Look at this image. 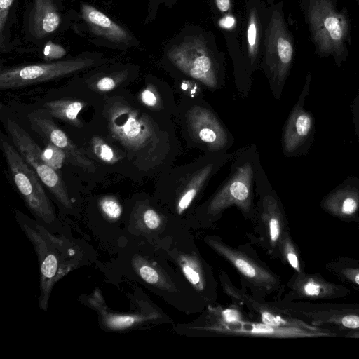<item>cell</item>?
<instances>
[{
	"label": "cell",
	"mask_w": 359,
	"mask_h": 359,
	"mask_svg": "<svg viewBox=\"0 0 359 359\" xmlns=\"http://www.w3.org/2000/svg\"><path fill=\"white\" fill-rule=\"evenodd\" d=\"M315 53L333 57L339 67L348 55L351 21L346 7L339 9L337 0H299Z\"/></svg>",
	"instance_id": "cell-1"
},
{
	"label": "cell",
	"mask_w": 359,
	"mask_h": 359,
	"mask_svg": "<svg viewBox=\"0 0 359 359\" xmlns=\"http://www.w3.org/2000/svg\"><path fill=\"white\" fill-rule=\"evenodd\" d=\"M19 223L38 256L40 272L39 306L46 311L54 285L79 267L82 253L74 243L51 234L35 222L21 219Z\"/></svg>",
	"instance_id": "cell-2"
},
{
	"label": "cell",
	"mask_w": 359,
	"mask_h": 359,
	"mask_svg": "<svg viewBox=\"0 0 359 359\" xmlns=\"http://www.w3.org/2000/svg\"><path fill=\"white\" fill-rule=\"evenodd\" d=\"M164 48V57L181 72L209 88L217 86L219 50L211 32L186 27Z\"/></svg>",
	"instance_id": "cell-3"
},
{
	"label": "cell",
	"mask_w": 359,
	"mask_h": 359,
	"mask_svg": "<svg viewBox=\"0 0 359 359\" xmlns=\"http://www.w3.org/2000/svg\"><path fill=\"white\" fill-rule=\"evenodd\" d=\"M115 62L99 52H83L65 59L1 67L0 88L13 89L69 76Z\"/></svg>",
	"instance_id": "cell-4"
},
{
	"label": "cell",
	"mask_w": 359,
	"mask_h": 359,
	"mask_svg": "<svg viewBox=\"0 0 359 359\" xmlns=\"http://www.w3.org/2000/svg\"><path fill=\"white\" fill-rule=\"evenodd\" d=\"M104 116L109 134L132 157L150 151L156 144L151 118L133 107L123 97H110L105 103Z\"/></svg>",
	"instance_id": "cell-5"
},
{
	"label": "cell",
	"mask_w": 359,
	"mask_h": 359,
	"mask_svg": "<svg viewBox=\"0 0 359 359\" xmlns=\"http://www.w3.org/2000/svg\"><path fill=\"white\" fill-rule=\"evenodd\" d=\"M262 61L266 72L275 83H284L294 55V41L285 18L283 1L268 0Z\"/></svg>",
	"instance_id": "cell-6"
},
{
	"label": "cell",
	"mask_w": 359,
	"mask_h": 359,
	"mask_svg": "<svg viewBox=\"0 0 359 359\" xmlns=\"http://www.w3.org/2000/svg\"><path fill=\"white\" fill-rule=\"evenodd\" d=\"M75 12L67 11L63 0H27L22 15L23 39L39 48L67 30Z\"/></svg>",
	"instance_id": "cell-7"
},
{
	"label": "cell",
	"mask_w": 359,
	"mask_h": 359,
	"mask_svg": "<svg viewBox=\"0 0 359 359\" xmlns=\"http://www.w3.org/2000/svg\"><path fill=\"white\" fill-rule=\"evenodd\" d=\"M75 19L80 20L73 24L76 32L96 46L121 51L140 46L129 29L90 4L81 2Z\"/></svg>",
	"instance_id": "cell-8"
},
{
	"label": "cell",
	"mask_w": 359,
	"mask_h": 359,
	"mask_svg": "<svg viewBox=\"0 0 359 359\" xmlns=\"http://www.w3.org/2000/svg\"><path fill=\"white\" fill-rule=\"evenodd\" d=\"M1 148L13 182L29 210L44 222H53L55 219L53 207L36 173L3 137Z\"/></svg>",
	"instance_id": "cell-9"
},
{
	"label": "cell",
	"mask_w": 359,
	"mask_h": 359,
	"mask_svg": "<svg viewBox=\"0 0 359 359\" xmlns=\"http://www.w3.org/2000/svg\"><path fill=\"white\" fill-rule=\"evenodd\" d=\"M6 128L16 149L36 173L57 201L66 208L72 202L60 172L50 166L43 158V149L18 123L8 120Z\"/></svg>",
	"instance_id": "cell-10"
},
{
	"label": "cell",
	"mask_w": 359,
	"mask_h": 359,
	"mask_svg": "<svg viewBox=\"0 0 359 359\" xmlns=\"http://www.w3.org/2000/svg\"><path fill=\"white\" fill-rule=\"evenodd\" d=\"M244 8L238 46L229 52L242 57L253 67L262 57L268 4L264 0H245Z\"/></svg>",
	"instance_id": "cell-11"
},
{
	"label": "cell",
	"mask_w": 359,
	"mask_h": 359,
	"mask_svg": "<svg viewBox=\"0 0 359 359\" xmlns=\"http://www.w3.org/2000/svg\"><path fill=\"white\" fill-rule=\"evenodd\" d=\"M28 119L32 128L48 142L60 149L72 165L89 173L96 172L97 168L94 162L88 158L51 119L36 113L29 114Z\"/></svg>",
	"instance_id": "cell-12"
},
{
	"label": "cell",
	"mask_w": 359,
	"mask_h": 359,
	"mask_svg": "<svg viewBox=\"0 0 359 359\" xmlns=\"http://www.w3.org/2000/svg\"><path fill=\"white\" fill-rule=\"evenodd\" d=\"M252 175V169L250 163H246L240 167L233 177L211 201L208 212L216 215L232 205H236L243 211L248 212L251 204Z\"/></svg>",
	"instance_id": "cell-13"
},
{
	"label": "cell",
	"mask_w": 359,
	"mask_h": 359,
	"mask_svg": "<svg viewBox=\"0 0 359 359\" xmlns=\"http://www.w3.org/2000/svg\"><path fill=\"white\" fill-rule=\"evenodd\" d=\"M205 242L228 260L248 281L259 287L269 290L275 280L268 269L245 254L231 248L216 238L207 237Z\"/></svg>",
	"instance_id": "cell-14"
},
{
	"label": "cell",
	"mask_w": 359,
	"mask_h": 359,
	"mask_svg": "<svg viewBox=\"0 0 359 359\" xmlns=\"http://www.w3.org/2000/svg\"><path fill=\"white\" fill-rule=\"evenodd\" d=\"M87 302L98 314L100 326L107 331L121 332L134 328L135 326L154 319L157 313L144 312H116L107 305L101 291L96 288L86 298Z\"/></svg>",
	"instance_id": "cell-15"
},
{
	"label": "cell",
	"mask_w": 359,
	"mask_h": 359,
	"mask_svg": "<svg viewBox=\"0 0 359 359\" xmlns=\"http://www.w3.org/2000/svg\"><path fill=\"white\" fill-rule=\"evenodd\" d=\"M187 120L194 137L210 149L217 150L224 147L226 133L216 117L207 109L192 107L187 114Z\"/></svg>",
	"instance_id": "cell-16"
},
{
	"label": "cell",
	"mask_w": 359,
	"mask_h": 359,
	"mask_svg": "<svg viewBox=\"0 0 359 359\" xmlns=\"http://www.w3.org/2000/svg\"><path fill=\"white\" fill-rule=\"evenodd\" d=\"M84 79L88 88L97 93H107L132 77L136 67L132 64L116 62L107 63L94 68Z\"/></svg>",
	"instance_id": "cell-17"
},
{
	"label": "cell",
	"mask_w": 359,
	"mask_h": 359,
	"mask_svg": "<svg viewBox=\"0 0 359 359\" xmlns=\"http://www.w3.org/2000/svg\"><path fill=\"white\" fill-rule=\"evenodd\" d=\"M215 324L205 327L204 329L212 332L245 334L255 337H287L296 334L294 329L285 326H274L263 323H248L241 321L239 319L233 321H224L219 318L217 319Z\"/></svg>",
	"instance_id": "cell-18"
},
{
	"label": "cell",
	"mask_w": 359,
	"mask_h": 359,
	"mask_svg": "<svg viewBox=\"0 0 359 359\" xmlns=\"http://www.w3.org/2000/svg\"><path fill=\"white\" fill-rule=\"evenodd\" d=\"M130 267L135 275L147 284L163 290H172L174 285L162 271L144 257L135 254L130 260Z\"/></svg>",
	"instance_id": "cell-19"
},
{
	"label": "cell",
	"mask_w": 359,
	"mask_h": 359,
	"mask_svg": "<svg viewBox=\"0 0 359 359\" xmlns=\"http://www.w3.org/2000/svg\"><path fill=\"white\" fill-rule=\"evenodd\" d=\"M86 105V102L79 100L60 99L45 102L43 109L53 117L81 128L83 124L79 114Z\"/></svg>",
	"instance_id": "cell-20"
},
{
	"label": "cell",
	"mask_w": 359,
	"mask_h": 359,
	"mask_svg": "<svg viewBox=\"0 0 359 359\" xmlns=\"http://www.w3.org/2000/svg\"><path fill=\"white\" fill-rule=\"evenodd\" d=\"M312 121L310 116L301 109H296L290 116L284 134V147L292 151L306 137L311 130Z\"/></svg>",
	"instance_id": "cell-21"
},
{
	"label": "cell",
	"mask_w": 359,
	"mask_h": 359,
	"mask_svg": "<svg viewBox=\"0 0 359 359\" xmlns=\"http://www.w3.org/2000/svg\"><path fill=\"white\" fill-rule=\"evenodd\" d=\"M20 0H0V50L1 53L14 48L11 32L16 21V11Z\"/></svg>",
	"instance_id": "cell-22"
},
{
	"label": "cell",
	"mask_w": 359,
	"mask_h": 359,
	"mask_svg": "<svg viewBox=\"0 0 359 359\" xmlns=\"http://www.w3.org/2000/svg\"><path fill=\"white\" fill-rule=\"evenodd\" d=\"M262 217L269 243L273 246L280 237L281 223L276 201L270 196L263 200Z\"/></svg>",
	"instance_id": "cell-23"
},
{
	"label": "cell",
	"mask_w": 359,
	"mask_h": 359,
	"mask_svg": "<svg viewBox=\"0 0 359 359\" xmlns=\"http://www.w3.org/2000/svg\"><path fill=\"white\" fill-rule=\"evenodd\" d=\"M212 165L209 164L198 170L189 181L181 193L176 205V211L182 214L187 210L211 173Z\"/></svg>",
	"instance_id": "cell-24"
},
{
	"label": "cell",
	"mask_w": 359,
	"mask_h": 359,
	"mask_svg": "<svg viewBox=\"0 0 359 359\" xmlns=\"http://www.w3.org/2000/svg\"><path fill=\"white\" fill-rule=\"evenodd\" d=\"M177 263L187 280L197 290L205 288V278L199 259L194 255L180 254Z\"/></svg>",
	"instance_id": "cell-25"
},
{
	"label": "cell",
	"mask_w": 359,
	"mask_h": 359,
	"mask_svg": "<svg viewBox=\"0 0 359 359\" xmlns=\"http://www.w3.org/2000/svg\"><path fill=\"white\" fill-rule=\"evenodd\" d=\"M132 218L135 227L144 231L158 230L162 224V218L156 210L144 205H137Z\"/></svg>",
	"instance_id": "cell-26"
},
{
	"label": "cell",
	"mask_w": 359,
	"mask_h": 359,
	"mask_svg": "<svg viewBox=\"0 0 359 359\" xmlns=\"http://www.w3.org/2000/svg\"><path fill=\"white\" fill-rule=\"evenodd\" d=\"M90 143L95 156L105 163L115 164L123 158L116 149L98 135H93Z\"/></svg>",
	"instance_id": "cell-27"
},
{
	"label": "cell",
	"mask_w": 359,
	"mask_h": 359,
	"mask_svg": "<svg viewBox=\"0 0 359 359\" xmlns=\"http://www.w3.org/2000/svg\"><path fill=\"white\" fill-rule=\"evenodd\" d=\"M102 215L109 220L116 221L122 214V206L118 199L113 196H104L98 202Z\"/></svg>",
	"instance_id": "cell-28"
},
{
	"label": "cell",
	"mask_w": 359,
	"mask_h": 359,
	"mask_svg": "<svg viewBox=\"0 0 359 359\" xmlns=\"http://www.w3.org/2000/svg\"><path fill=\"white\" fill-rule=\"evenodd\" d=\"M43 154L47 163L53 169L60 172L65 159L67 158L65 153L53 144L48 142L44 149H43Z\"/></svg>",
	"instance_id": "cell-29"
},
{
	"label": "cell",
	"mask_w": 359,
	"mask_h": 359,
	"mask_svg": "<svg viewBox=\"0 0 359 359\" xmlns=\"http://www.w3.org/2000/svg\"><path fill=\"white\" fill-rule=\"evenodd\" d=\"M178 0H148L147 14L144 22L145 25L151 23L157 17L161 7L172 8Z\"/></svg>",
	"instance_id": "cell-30"
},
{
	"label": "cell",
	"mask_w": 359,
	"mask_h": 359,
	"mask_svg": "<svg viewBox=\"0 0 359 359\" xmlns=\"http://www.w3.org/2000/svg\"><path fill=\"white\" fill-rule=\"evenodd\" d=\"M209 1L210 8L216 15L217 21L234 15L233 0H209Z\"/></svg>",
	"instance_id": "cell-31"
},
{
	"label": "cell",
	"mask_w": 359,
	"mask_h": 359,
	"mask_svg": "<svg viewBox=\"0 0 359 359\" xmlns=\"http://www.w3.org/2000/svg\"><path fill=\"white\" fill-rule=\"evenodd\" d=\"M141 102L150 108L157 109L160 106L158 94L152 84H148L140 94Z\"/></svg>",
	"instance_id": "cell-32"
},
{
	"label": "cell",
	"mask_w": 359,
	"mask_h": 359,
	"mask_svg": "<svg viewBox=\"0 0 359 359\" xmlns=\"http://www.w3.org/2000/svg\"><path fill=\"white\" fill-rule=\"evenodd\" d=\"M43 54L46 61L61 59L66 54V50L60 45L48 41L43 48Z\"/></svg>",
	"instance_id": "cell-33"
},
{
	"label": "cell",
	"mask_w": 359,
	"mask_h": 359,
	"mask_svg": "<svg viewBox=\"0 0 359 359\" xmlns=\"http://www.w3.org/2000/svg\"><path fill=\"white\" fill-rule=\"evenodd\" d=\"M341 323L344 326L348 328H358L359 327V316L355 315H348L344 316Z\"/></svg>",
	"instance_id": "cell-34"
},
{
	"label": "cell",
	"mask_w": 359,
	"mask_h": 359,
	"mask_svg": "<svg viewBox=\"0 0 359 359\" xmlns=\"http://www.w3.org/2000/svg\"><path fill=\"white\" fill-rule=\"evenodd\" d=\"M357 208V203L353 198H346L342 205V211L345 214H352Z\"/></svg>",
	"instance_id": "cell-35"
},
{
	"label": "cell",
	"mask_w": 359,
	"mask_h": 359,
	"mask_svg": "<svg viewBox=\"0 0 359 359\" xmlns=\"http://www.w3.org/2000/svg\"><path fill=\"white\" fill-rule=\"evenodd\" d=\"M304 292L306 294L316 296L319 294L320 287L313 282H309L304 285Z\"/></svg>",
	"instance_id": "cell-36"
},
{
	"label": "cell",
	"mask_w": 359,
	"mask_h": 359,
	"mask_svg": "<svg viewBox=\"0 0 359 359\" xmlns=\"http://www.w3.org/2000/svg\"><path fill=\"white\" fill-rule=\"evenodd\" d=\"M286 252V257L290 264L297 271H299V261L296 254L292 250H287Z\"/></svg>",
	"instance_id": "cell-37"
},
{
	"label": "cell",
	"mask_w": 359,
	"mask_h": 359,
	"mask_svg": "<svg viewBox=\"0 0 359 359\" xmlns=\"http://www.w3.org/2000/svg\"><path fill=\"white\" fill-rule=\"evenodd\" d=\"M355 283H356L357 284H358V285H359V273H358V274H357V275L355 276Z\"/></svg>",
	"instance_id": "cell-38"
},
{
	"label": "cell",
	"mask_w": 359,
	"mask_h": 359,
	"mask_svg": "<svg viewBox=\"0 0 359 359\" xmlns=\"http://www.w3.org/2000/svg\"><path fill=\"white\" fill-rule=\"evenodd\" d=\"M355 1H356L357 4L358 6V8H359V0H355Z\"/></svg>",
	"instance_id": "cell-39"
}]
</instances>
